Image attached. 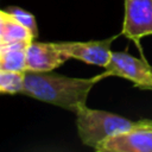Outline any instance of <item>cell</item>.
Wrapping results in <instances>:
<instances>
[{
  "label": "cell",
  "instance_id": "7",
  "mask_svg": "<svg viewBox=\"0 0 152 152\" xmlns=\"http://www.w3.org/2000/svg\"><path fill=\"white\" fill-rule=\"evenodd\" d=\"M70 57L59 49L57 43L31 42L26 50L27 71L45 72L61 66Z\"/></svg>",
  "mask_w": 152,
  "mask_h": 152
},
{
  "label": "cell",
  "instance_id": "3",
  "mask_svg": "<svg viewBox=\"0 0 152 152\" xmlns=\"http://www.w3.org/2000/svg\"><path fill=\"white\" fill-rule=\"evenodd\" d=\"M104 70L109 76L131 81L139 89L152 90V65L145 59L134 57L127 52L113 51L112 58Z\"/></svg>",
  "mask_w": 152,
  "mask_h": 152
},
{
  "label": "cell",
  "instance_id": "5",
  "mask_svg": "<svg viewBox=\"0 0 152 152\" xmlns=\"http://www.w3.org/2000/svg\"><path fill=\"white\" fill-rule=\"evenodd\" d=\"M121 33L139 45L152 34V0H125V17Z\"/></svg>",
  "mask_w": 152,
  "mask_h": 152
},
{
  "label": "cell",
  "instance_id": "10",
  "mask_svg": "<svg viewBox=\"0 0 152 152\" xmlns=\"http://www.w3.org/2000/svg\"><path fill=\"white\" fill-rule=\"evenodd\" d=\"M25 72L0 69V93L10 95L23 94L25 87Z\"/></svg>",
  "mask_w": 152,
  "mask_h": 152
},
{
  "label": "cell",
  "instance_id": "2",
  "mask_svg": "<svg viewBox=\"0 0 152 152\" xmlns=\"http://www.w3.org/2000/svg\"><path fill=\"white\" fill-rule=\"evenodd\" d=\"M135 121H131L119 114L101 109H91L87 106L76 113V128L83 145L97 148L106 139L128 131Z\"/></svg>",
  "mask_w": 152,
  "mask_h": 152
},
{
  "label": "cell",
  "instance_id": "6",
  "mask_svg": "<svg viewBox=\"0 0 152 152\" xmlns=\"http://www.w3.org/2000/svg\"><path fill=\"white\" fill-rule=\"evenodd\" d=\"M118 36L89 42H58L57 45L70 58L106 68L112 58V44Z\"/></svg>",
  "mask_w": 152,
  "mask_h": 152
},
{
  "label": "cell",
  "instance_id": "4",
  "mask_svg": "<svg viewBox=\"0 0 152 152\" xmlns=\"http://www.w3.org/2000/svg\"><path fill=\"white\" fill-rule=\"evenodd\" d=\"M97 152H152V120L135 121L133 127L106 139Z\"/></svg>",
  "mask_w": 152,
  "mask_h": 152
},
{
  "label": "cell",
  "instance_id": "1",
  "mask_svg": "<svg viewBox=\"0 0 152 152\" xmlns=\"http://www.w3.org/2000/svg\"><path fill=\"white\" fill-rule=\"evenodd\" d=\"M109 75L104 70L93 77H70L51 71L25 72L23 95L77 113L87 106V99L95 84Z\"/></svg>",
  "mask_w": 152,
  "mask_h": 152
},
{
  "label": "cell",
  "instance_id": "8",
  "mask_svg": "<svg viewBox=\"0 0 152 152\" xmlns=\"http://www.w3.org/2000/svg\"><path fill=\"white\" fill-rule=\"evenodd\" d=\"M36 38L34 33L17 20L6 10L0 11V44L31 43Z\"/></svg>",
  "mask_w": 152,
  "mask_h": 152
},
{
  "label": "cell",
  "instance_id": "11",
  "mask_svg": "<svg viewBox=\"0 0 152 152\" xmlns=\"http://www.w3.org/2000/svg\"><path fill=\"white\" fill-rule=\"evenodd\" d=\"M7 12H10L17 20H19L23 25H25L27 28H30L34 36L37 37L38 36V26H37V21H36V18L32 13L20 8V7H17V6H11L8 8H6Z\"/></svg>",
  "mask_w": 152,
  "mask_h": 152
},
{
  "label": "cell",
  "instance_id": "9",
  "mask_svg": "<svg viewBox=\"0 0 152 152\" xmlns=\"http://www.w3.org/2000/svg\"><path fill=\"white\" fill-rule=\"evenodd\" d=\"M30 43L0 44V69L11 71H27L26 50Z\"/></svg>",
  "mask_w": 152,
  "mask_h": 152
}]
</instances>
